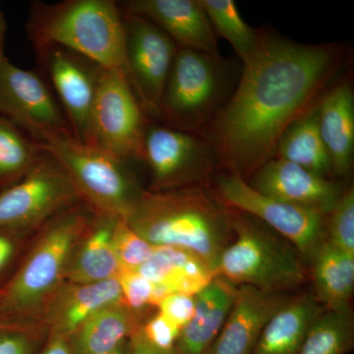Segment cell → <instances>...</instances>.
I'll list each match as a JSON object with an SVG mask.
<instances>
[{
	"label": "cell",
	"instance_id": "cell-1",
	"mask_svg": "<svg viewBox=\"0 0 354 354\" xmlns=\"http://www.w3.org/2000/svg\"><path fill=\"white\" fill-rule=\"evenodd\" d=\"M335 62L327 46L263 39L214 120V146L230 171L247 180L272 160L283 133L311 109Z\"/></svg>",
	"mask_w": 354,
	"mask_h": 354
},
{
	"label": "cell",
	"instance_id": "cell-2",
	"mask_svg": "<svg viewBox=\"0 0 354 354\" xmlns=\"http://www.w3.org/2000/svg\"><path fill=\"white\" fill-rule=\"evenodd\" d=\"M153 246H172L201 258L215 272L234 239L228 209L203 185L145 191L124 220Z\"/></svg>",
	"mask_w": 354,
	"mask_h": 354
},
{
	"label": "cell",
	"instance_id": "cell-3",
	"mask_svg": "<svg viewBox=\"0 0 354 354\" xmlns=\"http://www.w3.org/2000/svg\"><path fill=\"white\" fill-rule=\"evenodd\" d=\"M95 215L80 201L46 221L19 269L0 286V309L6 326H38L32 320H38L44 305L65 283L74 251Z\"/></svg>",
	"mask_w": 354,
	"mask_h": 354
},
{
	"label": "cell",
	"instance_id": "cell-4",
	"mask_svg": "<svg viewBox=\"0 0 354 354\" xmlns=\"http://www.w3.org/2000/svg\"><path fill=\"white\" fill-rule=\"evenodd\" d=\"M27 28L35 48L62 46L128 78L124 21L115 1L36 2L32 6Z\"/></svg>",
	"mask_w": 354,
	"mask_h": 354
},
{
	"label": "cell",
	"instance_id": "cell-5",
	"mask_svg": "<svg viewBox=\"0 0 354 354\" xmlns=\"http://www.w3.org/2000/svg\"><path fill=\"white\" fill-rule=\"evenodd\" d=\"M228 216L234 239L221 253L216 276L272 292L293 293L306 283L307 267L290 242L252 216L232 209Z\"/></svg>",
	"mask_w": 354,
	"mask_h": 354
},
{
	"label": "cell",
	"instance_id": "cell-6",
	"mask_svg": "<svg viewBox=\"0 0 354 354\" xmlns=\"http://www.w3.org/2000/svg\"><path fill=\"white\" fill-rule=\"evenodd\" d=\"M37 143L59 162L95 213L125 220L144 192L127 160L79 141L69 130L51 133Z\"/></svg>",
	"mask_w": 354,
	"mask_h": 354
},
{
	"label": "cell",
	"instance_id": "cell-7",
	"mask_svg": "<svg viewBox=\"0 0 354 354\" xmlns=\"http://www.w3.org/2000/svg\"><path fill=\"white\" fill-rule=\"evenodd\" d=\"M214 194L223 206L254 216L290 242L306 267L327 241L328 216L266 196L234 172L218 177Z\"/></svg>",
	"mask_w": 354,
	"mask_h": 354
},
{
	"label": "cell",
	"instance_id": "cell-8",
	"mask_svg": "<svg viewBox=\"0 0 354 354\" xmlns=\"http://www.w3.org/2000/svg\"><path fill=\"white\" fill-rule=\"evenodd\" d=\"M145 113L124 74L102 69L90 118L87 140L124 158L144 162Z\"/></svg>",
	"mask_w": 354,
	"mask_h": 354
},
{
	"label": "cell",
	"instance_id": "cell-9",
	"mask_svg": "<svg viewBox=\"0 0 354 354\" xmlns=\"http://www.w3.org/2000/svg\"><path fill=\"white\" fill-rule=\"evenodd\" d=\"M80 201L68 174L44 151L20 180L0 191V227L31 230Z\"/></svg>",
	"mask_w": 354,
	"mask_h": 354
},
{
	"label": "cell",
	"instance_id": "cell-10",
	"mask_svg": "<svg viewBox=\"0 0 354 354\" xmlns=\"http://www.w3.org/2000/svg\"><path fill=\"white\" fill-rule=\"evenodd\" d=\"M218 57L178 48L160 100L158 116L188 132L209 118L223 91Z\"/></svg>",
	"mask_w": 354,
	"mask_h": 354
},
{
	"label": "cell",
	"instance_id": "cell-11",
	"mask_svg": "<svg viewBox=\"0 0 354 354\" xmlns=\"http://www.w3.org/2000/svg\"><path fill=\"white\" fill-rule=\"evenodd\" d=\"M220 160L215 146L189 132L169 125L147 127L144 162L150 169L151 192L202 185Z\"/></svg>",
	"mask_w": 354,
	"mask_h": 354
},
{
	"label": "cell",
	"instance_id": "cell-12",
	"mask_svg": "<svg viewBox=\"0 0 354 354\" xmlns=\"http://www.w3.org/2000/svg\"><path fill=\"white\" fill-rule=\"evenodd\" d=\"M128 78L148 115L158 116L160 100L178 46L150 21L122 12Z\"/></svg>",
	"mask_w": 354,
	"mask_h": 354
},
{
	"label": "cell",
	"instance_id": "cell-13",
	"mask_svg": "<svg viewBox=\"0 0 354 354\" xmlns=\"http://www.w3.org/2000/svg\"><path fill=\"white\" fill-rule=\"evenodd\" d=\"M0 115L39 142L70 128L59 102L35 72L0 57Z\"/></svg>",
	"mask_w": 354,
	"mask_h": 354
},
{
	"label": "cell",
	"instance_id": "cell-14",
	"mask_svg": "<svg viewBox=\"0 0 354 354\" xmlns=\"http://www.w3.org/2000/svg\"><path fill=\"white\" fill-rule=\"evenodd\" d=\"M59 100L70 131L87 140L88 118L102 69L88 58L59 46H36Z\"/></svg>",
	"mask_w": 354,
	"mask_h": 354
},
{
	"label": "cell",
	"instance_id": "cell-15",
	"mask_svg": "<svg viewBox=\"0 0 354 354\" xmlns=\"http://www.w3.org/2000/svg\"><path fill=\"white\" fill-rule=\"evenodd\" d=\"M251 187L266 196L329 216L342 192L326 177L283 158H272L251 176Z\"/></svg>",
	"mask_w": 354,
	"mask_h": 354
},
{
	"label": "cell",
	"instance_id": "cell-16",
	"mask_svg": "<svg viewBox=\"0 0 354 354\" xmlns=\"http://www.w3.org/2000/svg\"><path fill=\"white\" fill-rule=\"evenodd\" d=\"M124 12L141 16L160 28L178 48L218 57L215 32L199 0H132Z\"/></svg>",
	"mask_w": 354,
	"mask_h": 354
},
{
	"label": "cell",
	"instance_id": "cell-17",
	"mask_svg": "<svg viewBox=\"0 0 354 354\" xmlns=\"http://www.w3.org/2000/svg\"><path fill=\"white\" fill-rule=\"evenodd\" d=\"M293 295L239 286L223 329L205 354H250L272 317Z\"/></svg>",
	"mask_w": 354,
	"mask_h": 354
},
{
	"label": "cell",
	"instance_id": "cell-18",
	"mask_svg": "<svg viewBox=\"0 0 354 354\" xmlns=\"http://www.w3.org/2000/svg\"><path fill=\"white\" fill-rule=\"evenodd\" d=\"M115 304H124L118 278L86 285L65 281L44 305L39 325L68 337L95 312Z\"/></svg>",
	"mask_w": 354,
	"mask_h": 354
},
{
	"label": "cell",
	"instance_id": "cell-19",
	"mask_svg": "<svg viewBox=\"0 0 354 354\" xmlns=\"http://www.w3.org/2000/svg\"><path fill=\"white\" fill-rule=\"evenodd\" d=\"M239 286L216 276L196 295V307L190 322L176 342L178 354H205L223 329L234 306Z\"/></svg>",
	"mask_w": 354,
	"mask_h": 354
},
{
	"label": "cell",
	"instance_id": "cell-20",
	"mask_svg": "<svg viewBox=\"0 0 354 354\" xmlns=\"http://www.w3.org/2000/svg\"><path fill=\"white\" fill-rule=\"evenodd\" d=\"M118 218L97 214L77 246L67 269L66 283L86 285L118 279L122 272L113 246Z\"/></svg>",
	"mask_w": 354,
	"mask_h": 354
},
{
	"label": "cell",
	"instance_id": "cell-21",
	"mask_svg": "<svg viewBox=\"0 0 354 354\" xmlns=\"http://www.w3.org/2000/svg\"><path fill=\"white\" fill-rule=\"evenodd\" d=\"M317 118L333 171L344 176L353 164L354 148V97L348 84L337 86L324 97Z\"/></svg>",
	"mask_w": 354,
	"mask_h": 354
},
{
	"label": "cell",
	"instance_id": "cell-22",
	"mask_svg": "<svg viewBox=\"0 0 354 354\" xmlns=\"http://www.w3.org/2000/svg\"><path fill=\"white\" fill-rule=\"evenodd\" d=\"M325 309L314 293L293 295L272 317L250 354H298L310 326Z\"/></svg>",
	"mask_w": 354,
	"mask_h": 354
},
{
	"label": "cell",
	"instance_id": "cell-23",
	"mask_svg": "<svg viewBox=\"0 0 354 354\" xmlns=\"http://www.w3.org/2000/svg\"><path fill=\"white\" fill-rule=\"evenodd\" d=\"M155 285L171 293L197 295L216 274L195 254L172 246H155L153 255L136 270Z\"/></svg>",
	"mask_w": 354,
	"mask_h": 354
},
{
	"label": "cell",
	"instance_id": "cell-24",
	"mask_svg": "<svg viewBox=\"0 0 354 354\" xmlns=\"http://www.w3.org/2000/svg\"><path fill=\"white\" fill-rule=\"evenodd\" d=\"M141 326L127 305L111 304L93 314L68 341L74 354L106 353L131 339Z\"/></svg>",
	"mask_w": 354,
	"mask_h": 354
},
{
	"label": "cell",
	"instance_id": "cell-25",
	"mask_svg": "<svg viewBox=\"0 0 354 354\" xmlns=\"http://www.w3.org/2000/svg\"><path fill=\"white\" fill-rule=\"evenodd\" d=\"M315 297L326 309L351 308L354 291V255L324 242L311 264Z\"/></svg>",
	"mask_w": 354,
	"mask_h": 354
},
{
	"label": "cell",
	"instance_id": "cell-26",
	"mask_svg": "<svg viewBox=\"0 0 354 354\" xmlns=\"http://www.w3.org/2000/svg\"><path fill=\"white\" fill-rule=\"evenodd\" d=\"M278 158L326 177L333 171L330 158L318 127L317 109L292 123L279 140Z\"/></svg>",
	"mask_w": 354,
	"mask_h": 354
},
{
	"label": "cell",
	"instance_id": "cell-27",
	"mask_svg": "<svg viewBox=\"0 0 354 354\" xmlns=\"http://www.w3.org/2000/svg\"><path fill=\"white\" fill-rule=\"evenodd\" d=\"M353 348V308L325 309L310 326L298 354H348Z\"/></svg>",
	"mask_w": 354,
	"mask_h": 354
},
{
	"label": "cell",
	"instance_id": "cell-28",
	"mask_svg": "<svg viewBox=\"0 0 354 354\" xmlns=\"http://www.w3.org/2000/svg\"><path fill=\"white\" fill-rule=\"evenodd\" d=\"M44 151L20 128L0 115V187L17 183L37 164Z\"/></svg>",
	"mask_w": 354,
	"mask_h": 354
},
{
	"label": "cell",
	"instance_id": "cell-29",
	"mask_svg": "<svg viewBox=\"0 0 354 354\" xmlns=\"http://www.w3.org/2000/svg\"><path fill=\"white\" fill-rule=\"evenodd\" d=\"M214 32L227 39L244 64L248 62L263 41V37L242 19L234 0H199Z\"/></svg>",
	"mask_w": 354,
	"mask_h": 354
},
{
	"label": "cell",
	"instance_id": "cell-30",
	"mask_svg": "<svg viewBox=\"0 0 354 354\" xmlns=\"http://www.w3.org/2000/svg\"><path fill=\"white\" fill-rule=\"evenodd\" d=\"M113 246L122 271H136L150 259L155 249L121 218L114 227Z\"/></svg>",
	"mask_w": 354,
	"mask_h": 354
},
{
	"label": "cell",
	"instance_id": "cell-31",
	"mask_svg": "<svg viewBox=\"0 0 354 354\" xmlns=\"http://www.w3.org/2000/svg\"><path fill=\"white\" fill-rule=\"evenodd\" d=\"M327 239L344 252L354 255V191L342 193L328 216Z\"/></svg>",
	"mask_w": 354,
	"mask_h": 354
},
{
	"label": "cell",
	"instance_id": "cell-32",
	"mask_svg": "<svg viewBox=\"0 0 354 354\" xmlns=\"http://www.w3.org/2000/svg\"><path fill=\"white\" fill-rule=\"evenodd\" d=\"M48 335L41 326H4L0 328V354H37Z\"/></svg>",
	"mask_w": 354,
	"mask_h": 354
},
{
	"label": "cell",
	"instance_id": "cell-33",
	"mask_svg": "<svg viewBox=\"0 0 354 354\" xmlns=\"http://www.w3.org/2000/svg\"><path fill=\"white\" fill-rule=\"evenodd\" d=\"M118 281L123 302L140 322L147 308L153 306V283L136 271L121 272Z\"/></svg>",
	"mask_w": 354,
	"mask_h": 354
},
{
	"label": "cell",
	"instance_id": "cell-34",
	"mask_svg": "<svg viewBox=\"0 0 354 354\" xmlns=\"http://www.w3.org/2000/svg\"><path fill=\"white\" fill-rule=\"evenodd\" d=\"M158 312L183 330L190 322L196 307V295L171 293L158 305Z\"/></svg>",
	"mask_w": 354,
	"mask_h": 354
},
{
	"label": "cell",
	"instance_id": "cell-35",
	"mask_svg": "<svg viewBox=\"0 0 354 354\" xmlns=\"http://www.w3.org/2000/svg\"><path fill=\"white\" fill-rule=\"evenodd\" d=\"M180 330L160 312L143 322L140 328L147 341L162 349L174 348Z\"/></svg>",
	"mask_w": 354,
	"mask_h": 354
},
{
	"label": "cell",
	"instance_id": "cell-36",
	"mask_svg": "<svg viewBox=\"0 0 354 354\" xmlns=\"http://www.w3.org/2000/svg\"><path fill=\"white\" fill-rule=\"evenodd\" d=\"M30 230L0 227V274L6 271L17 252L18 244Z\"/></svg>",
	"mask_w": 354,
	"mask_h": 354
},
{
	"label": "cell",
	"instance_id": "cell-37",
	"mask_svg": "<svg viewBox=\"0 0 354 354\" xmlns=\"http://www.w3.org/2000/svg\"><path fill=\"white\" fill-rule=\"evenodd\" d=\"M37 354H74L70 346L68 337L48 334L43 346Z\"/></svg>",
	"mask_w": 354,
	"mask_h": 354
},
{
	"label": "cell",
	"instance_id": "cell-38",
	"mask_svg": "<svg viewBox=\"0 0 354 354\" xmlns=\"http://www.w3.org/2000/svg\"><path fill=\"white\" fill-rule=\"evenodd\" d=\"M131 354H178L176 348L162 349L150 344L140 329L131 337Z\"/></svg>",
	"mask_w": 354,
	"mask_h": 354
},
{
	"label": "cell",
	"instance_id": "cell-39",
	"mask_svg": "<svg viewBox=\"0 0 354 354\" xmlns=\"http://www.w3.org/2000/svg\"><path fill=\"white\" fill-rule=\"evenodd\" d=\"M95 354H131V339H127V342H123V344H121L120 346L113 349V351Z\"/></svg>",
	"mask_w": 354,
	"mask_h": 354
},
{
	"label": "cell",
	"instance_id": "cell-40",
	"mask_svg": "<svg viewBox=\"0 0 354 354\" xmlns=\"http://www.w3.org/2000/svg\"><path fill=\"white\" fill-rule=\"evenodd\" d=\"M6 19L0 10V57H4V38H6Z\"/></svg>",
	"mask_w": 354,
	"mask_h": 354
},
{
	"label": "cell",
	"instance_id": "cell-41",
	"mask_svg": "<svg viewBox=\"0 0 354 354\" xmlns=\"http://www.w3.org/2000/svg\"><path fill=\"white\" fill-rule=\"evenodd\" d=\"M6 326V321H4L3 316H2L1 309H0V328Z\"/></svg>",
	"mask_w": 354,
	"mask_h": 354
}]
</instances>
